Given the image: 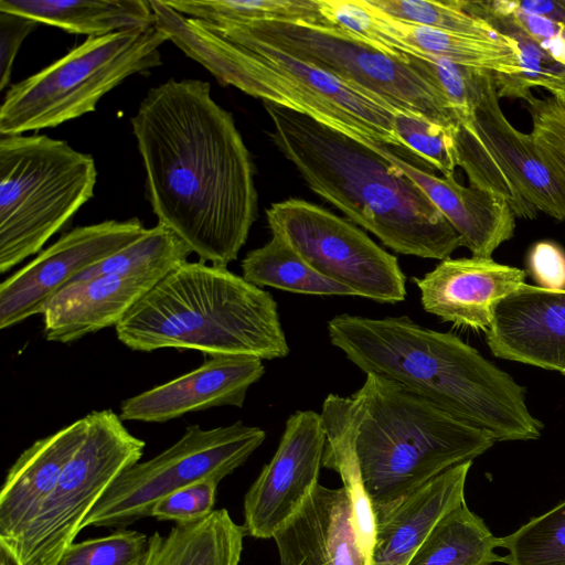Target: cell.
I'll return each mask as SVG.
<instances>
[{"label":"cell","mask_w":565,"mask_h":565,"mask_svg":"<svg viewBox=\"0 0 565 565\" xmlns=\"http://www.w3.org/2000/svg\"><path fill=\"white\" fill-rule=\"evenodd\" d=\"M158 281L119 275L71 281L52 297L42 313L45 339L70 343L116 327Z\"/></svg>","instance_id":"44dd1931"},{"label":"cell","mask_w":565,"mask_h":565,"mask_svg":"<svg viewBox=\"0 0 565 565\" xmlns=\"http://www.w3.org/2000/svg\"><path fill=\"white\" fill-rule=\"evenodd\" d=\"M367 2L396 20L420 24L456 34L484 39L504 38L486 21L469 14L462 0H367Z\"/></svg>","instance_id":"836d02e7"},{"label":"cell","mask_w":565,"mask_h":565,"mask_svg":"<svg viewBox=\"0 0 565 565\" xmlns=\"http://www.w3.org/2000/svg\"><path fill=\"white\" fill-rule=\"evenodd\" d=\"M487 344L493 355L565 370V290L523 284L493 308Z\"/></svg>","instance_id":"e0dca14e"},{"label":"cell","mask_w":565,"mask_h":565,"mask_svg":"<svg viewBox=\"0 0 565 565\" xmlns=\"http://www.w3.org/2000/svg\"><path fill=\"white\" fill-rule=\"evenodd\" d=\"M393 130L403 148L439 170L454 175L457 167L454 129L423 116L395 110Z\"/></svg>","instance_id":"e575fe53"},{"label":"cell","mask_w":565,"mask_h":565,"mask_svg":"<svg viewBox=\"0 0 565 565\" xmlns=\"http://www.w3.org/2000/svg\"><path fill=\"white\" fill-rule=\"evenodd\" d=\"M525 271L492 258H446L413 281L424 310L456 327L487 331L494 305L524 282Z\"/></svg>","instance_id":"ac0fdd59"},{"label":"cell","mask_w":565,"mask_h":565,"mask_svg":"<svg viewBox=\"0 0 565 565\" xmlns=\"http://www.w3.org/2000/svg\"><path fill=\"white\" fill-rule=\"evenodd\" d=\"M86 437L54 490L12 540H3L20 565H57L82 524L117 478L139 462L146 443L111 409L86 415Z\"/></svg>","instance_id":"9c48e42d"},{"label":"cell","mask_w":565,"mask_h":565,"mask_svg":"<svg viewBox=\"0 0 565 565\" xmlns=\"http://www.w3.org/2000/svg\"><path fill=\"white\" fill-rule=\"evenodd\" d=\"M39 22L0 11V89L9 85L12 66L23 40L38 29Z\"/></svg>","instance_id":"b9f144b4"},{"label":"cell","mask_w":565,"mask_h":565,"mask_svg":"<svg viewBox=\"0 0 565 565\" xmlns=\"http://www.w3.org/2000/svg\"><path fill=\"white\" fill-rule=\"evenodd\" d=\"M327 329L332 345L365 374L404 386L497 441L540 438L543 424L526 406L524 387L457 335L407 316L341 313Z\"/></svg>","instance_id":"3957f363"},{"label":"cell","mask_w":565,"mask_h":565,"mask_svg":"<svg viewBox=\"0 0 565 565\" xmlns=\"http://www.w3.org/2000/svg\"><path fill=\"white\" fill-rule=\"evenodd\" d=\"M218 483L216 480H202L178 489L161 498L152 507L150 516L178 525L201 521L214 511Z\"/></svg>","instance_id":"f35d334b"},{"label":"cell","mask_w":565,"mask_h":565,"mask_svg":"<svg viewBox=\"0 0 565 565\" xmlns=\"http://www.w3.org/2000/svg\"><path fill=\"white\" fill-rule=\"evenodd\" d=\"M241 267L243 277L259 288L315 296H356L351 288L318 273L277 233H271L262 247L249 250Z\"/></svg>","instance_id":"f546056e"},{"label":"cell","mask_w":565,"mask_h":565,"mask_svg":"<svg viewBox=\"0 0 565 565\" xmlns=\"http://www.w3.org/2000/svg\"><path fill=\"white\" fill-rule=\"evenodd\" d=\"M509 2L518 11L539 15L565 25V0H509Z\"/></svg>","instance_id":"7bdbcfd3"},{"label":"cell","mask_w":565,"mask_h":565,"mask_svg":"<svg viewBox=\"0 0 565 565\" xmlns=\"http://www.w3.org/2000/svg\"><path fill=\"white\" fill-rule=\"evenodd\" d=\"M495 547L499 537L465 501L435 525L407 565H492L502 557Z\"/></svg>","instance_id":"f1b7e54d"},{"label":"cell","mask_w":565,"mask_h":565,"mask_svg":"<svg viewBox=\"0 0 565 565\" xmlns=\"http://www.w3.org/2000/svg\"><path fill=\"white\" fill-rule=\"evenodd\" d=\"M472 460L445 470L375 520L371 565H407L435 525L465 502Z\"/></svg>","instance_id":"603a6c76"},{"label":"cell","mask_w":565,"mask_h":565,"mask_svg":"<svg viewBox=\"0 0 565 565\" xmlns=\"http://www.w3.org/2000/svg\"><path fill=\"white\" fill-rule=\"evenodd\" d=\"M0 565H20L10 546L0 540Z\"/></svg>","instance_id":"ee69618b"},{"label":"cell","mask_w":565,"mask_h":565,"mask_svg":"<svg viewBox=\"0 0 565 565\" xmlns=\"http://www.w3.org/2000/svg\"><path fill=\"white\" fill-rule=\"evenodd\" d=\"M259 427L236 422L203 429L189 426L178 441L124 471L82 524L122 529L148 518L164 495L202 480L221 482L264 443Z\"/></svg>","instance_id":"8fae6325"},{"label":"cell","mask_w":565,"mask_h":565,"mask_svg":"<svg viewBox=\"0 0 565 565\" xmlns=\"http://www.w3.org/2000/svg\"><path fill=\"white\" fill-rule=\"evenodd\" d=\"M320 414L327 437L322 467L340 475L354 504L370 500L375 520L497 441L374 374L351 396L329 394Z\"/></svg>","instance_id":"7a4b0ae2"},{"label":"cell","mask_w":565,"mask_h":565,"mask_svg":"<svg viewBox=\"0 0 565 565\" xmlns=\"http://www.w3.org/2000/svg\"><path fill=\"white\" fill-rule=\"evenodd\" d=\"M273 540L280 565H371L343 487L318 484Z\"/></svg>","instance_id":"d6986e66"},{"label":"cell","mask_w":565,"mask_h":565,"mask_svg":"<svg viewBox=\"0 0 565 565\" xmlns=\"http://www.w3.org/2000/svg\"><path fill=\"white\" fill-rule=\"evenodd\" d=\"M173 10L207 23L289 21L327 25L318 0H167Z\"/></svg>","instance_id":"1f68e13d"},{"label":"cell","mask_w":565,"mask_h":565,"mask_svg":"<svg viewBox=\"0 0 565 565\" xmlns=\"http://www.w3.org/2000/svg\"><path fill=\"white\" fill-rule=\"evenodd\" d=\"M271 233L281 235L318 273L356 296L395 303L406 296V276L397 258L352 222L301 199L271 204Z\"/></svg>","instance_id":"7c38bea8"},{"label":"cell","mask_w":565,"mask_h":565,"mask_svg":"<svg viewBox=\"0 0 565 565\" xmlns=\"http://www.w3.org/2000/svg\"><path fill=\"white\" fill-rule=\"evenodd\" d=\"M550 93L552 97L565 107V86L552 89Z\"/></svg>","instance_id":"f6af8a7d"},{"label":"cell","mask_w":565,"mask_h":565,"mask_svg":"<svg viewBox=\"0 0 565 565\" xmlns=\"http://www.w3.org/2000/svg\"><path fill=\"white\" fill-rule=\"evenodd\" d=\"M265 373L263 360L213 355L198 369L120 404V418L164 423L216 406L242 407L248 388Z\"/></svg>","instance_id":"2e32d148"},{"label":"cell","mask_w":565,"mask_h":565,"mask_svg":"<svg viewBox=\"0 0 565 565\" xmlns=\"http://www.w3.org/2000/svg\"><path fill=\"white\" fill-rule=\"evenodd\" d=\"M457 166L470 185L503 198L516 217L541 211L565 220V185L540 156L530 134L503 115L493 74L481 71L471 116L454 129Z\"/></svg>","instance_id":"30bf717a"},{"label":"cell","mask_w":565,"mask_h":565,"mask_svg":"<svg viewBox=\"0 0 565 565\" xmlns=\"http://www.w3.org/2000/svg\"><path fill=\"white\" fill-rule=\"evenodd\" d=\"M147 555H148V554H147ZM143 565H147V558H146V561H145V564H143Z\"/></svg>","instance_id":"7dc6e473"},{"label":"cell","mask_w":565,"mask_h":565,"mask_svg":"<svg viewBox=\"0 0 565 565\" xmlns=\"http://www.w3.org/2000/svg\"><path fill=\"white\" fill-rule=\"evenodd\" d=\"M532 118L530 132L536 149L555 177L565 185V107L554 97L524 99Z\"/></svg>","instance_id":"8d00e7d4"},{"label":"cell","mask_w":565,"mask_h":565,"mask_svg":"<svg viewBox=\"0 0 565 565\" xmlns=\"http://www.w3.org/2000/svg\"><path fill=\"white\" fill-rule=\"evenodd\" d=\"M363 2L377 29L399 50L446 57L457 64L497 75H513L519 71L516 50L507 38H476L404 22L384 14L367 0Z\"/></svg>","instance_id":"d4e9b609"},{"label":"cell","mask_w":565,"mask_h":565,"mask_svg":"<svg viewBox=\"0 0 565 565\" xmlns=\"http://www.w3.org/2000/svg\"><path fill=\"white\" fill-rule=\"evenodd\" d=\"M190 57L223 85H232L263 102L306 114L358 140L374 141L355 119L278 73L247 49L213 31L203 30L195 35L190 45Z\"/></svg>","instance_id":"9a60e30c"},{"label":"cell","mask_w":565,"mask_h":565,"mask_svg":"<svg viewBox=\"0 0 565 565\" xmlns=\"http://www.w3.org/2000/svg\"><path fill=\"white\" fill-rule=\"evenodd\" d=\"M501 7L552 58L565 66V25L552 20L513 9L509 0H499Z\"/></svg>","instance_id":"ab89813d"},{"label":"cell","mask_w":565,"mask_h":565,"mask_svg":"<svg viewBox=\"0 0 565 565\" xmlns=\"http://www.w3.org/2000/svg\"><path fill=\"white\" fill-rule=\"evenodd\" d=\"M367 142L425 192L473 257L491 258L493 252L513 236L516 216L500 195L473 185L463 186L454 175L436 177L401 158L390 147Z\"/></svg>","instance_id":"ffe728a7"},{"label":"cell","mask_w":565,"mask_h":565,"mask_svg":"<svg viewBox=\"0 0 565 565\" xmlns=\"http://www.w3.org/2000/svg\"><path fill=\"white\" fill-rule=\"evenodd\" d=\"M94 158L46 135L0 139V273L60 232L94 195Z\"/></svg>","instance_id":"8992f818"},{"label":"cell","mask_w":565,"mask_h":565,"mask_svg":"<svg viewBox=\"0 0 565 565\" xmlns=\"http://www.w3.org/2000/svg\"><path fill=\"white\" fill-rule=\"evenodd\" d=\"M158 224L201 262L237 259L257 217L254 166L230 111L201 79L149 89L131 118Z\"/></svg>","instance_id":"6da1fadb"},{"label":"cell","mask_w":565,"mask_h":565,"mask_svg":"<svg viewBox=\"0 0 565 565\" xmlns=\"http://www.w3.org/2000/svg\"><path fill=\"white\" fill-rule=\"evenodd\" d=\"M190 248L169 228L157 224L118 250L93 265L74 280L105 275L138 276L161 280L188 262ZM73 281V280H72Z\"/></svg>","instance_id":"4dcf8cb0"},{"label":"cell","mask_w":565,"mask_h":565,"mask_svg":"<svg viewBox=\"0 0 565 565\" xmlns=\"http://www.w3.org/2000/svg\"><path fill=\"white\" fill-rule=\"evenodd\" d=\"M213 32L247 49L278 73L301 84L355 119L367 130L375 142L387 147L403 148L393 130L392 122L395 113L393 108L372 99L338 77L301 62L269 44L235 32Z\"/></svg>","instance_id":"cb8c5ba5"},{"label":"cell","mask_w":565,"mask_h":565,"mask_svg":"<svg viewBox=\"0 0 565 565\" xmlns=\"http://www.w3.org/2000/svg\"><path fill=\"white\" fill-rule=\"evenodd\" d=\"M134 351L282 359L289 345L273 296L227 267L185 262L159 280L115 327Z\"/></svg>","instance_id":"5b68a950"},{"label":"cell","mask_w":565,"mask_h":565,"mask_svg":"<svg viewBox=\"0 0 565 565\" xmlns=\"http://www.w3.org/2000/svg\"><path fill=\"white\" fill-rule=\"evenodd\" d=\"M148 550L146 534L116 529L105 536L73 542L57 565H143Z\"/></svg>","instance_id":"d590c367"},{"label":"cell","mask_w":565,"mask_h":565,"mask_svg":"<svg viewBox=\"0 0 565 565\" xmlns=\"http://www.w3.org/2000/svg\"><path fill=\"white\" fill-rule=\"evenodd\" d=\"M527 266L539 287L565 290V252L557 244L535 243L530 249Z\"/></svg>","instance_id":"60d3db41"},{"label":"cell","mask_w":565,"mask_h":565,"mask_svg":"<svg viewBox=\"0 0 565 565\" xmlns=\"http://www.w3.org/2000/svg\"><path fill=\"white\" fill-rule=\"evenodd\" d=\"M166 41L156 25L87 38L9 87L0 107L1 136L56 127L94 111L129 76L159 66Z\"/></svg>","instance_id":"52a82bcc"},{"label":"cell","mask_w":565,"mask_h":565,"mask_svg":"<svg viewBox=\"0 0 565 565\" xmlns=\"http://www.w3.org/2000/svg\"><path fill=\"white\" fill-rule=\"evenodd\" d=\"M563 375H565V370L561 372Z\"/></svg>","instance_id":"bcb514c9"},{"label":"cell","mask_w":565,"mask_h":565,"mask_svg":"<svg viewBox=\"0 0 565 565\" xmlns=\"http://www.w3.org/2000/svg\"><path fill=\"white\" fill-rule=\"evenodd\" d=\"M318 6L328 26L341 29L387 55L409 62L377 29L363 0H318Z\"/></svg>","instance_id":"74e56055"},{"label":"cell","mask_w":565,"mask_h":565,"mask_svg":"<svg viewBox=\"0 0 565 565\" xmlns=\"http://www.w3.org/2000/svg\"><path fill=\"white\" fill-rule=\"evenodd\" d=\"M202 22L213 31L235 32L269 44L394 110L447 127L458 125L456 113L431 74L411 54L405 53L409 62L401 61L341 29L307 22Z\"/></svg>","instance_id":"ba28073f"},{"label":"cell","mask_w":565,"mask_h":565,"mask_svg":"<svg viewBox=\"0 0 565 565\" xmlns=\"http://www.w3.org/2000/svg\"><path fill=\"white\" fill-rule=\"evenodd\" d=\"M499 547L508 551L505 565H565V500L499 537Z\"/></svg>","instance_id":"d6a6232c"},{"label":"cell","mask_w":565,"mask_h":565,"mask_svg":"<svg viewBox=\"0 0 565 565\" xmlns=\"http://www.w3.org/2000/svg\"><path fill=\"white\" fill-rule=\"evenodd\" d=\"M326 440L321 414L297 411L288 417L273 458L244 497L246 535L273 539L301 509L319 484Z\"/></svg>","instance_id":"5bb4252c"},{"label":"cell","mask_w":565,"mask_h":565,"mask_svg":"<svg viewBox=\"0 0 565 565\" xmlns=\"http://www.w3.org/2000/svg\"><path fill=\"white\" fill-rule=\"evenodd\" d=\"M246 531L226 509L214 510L205 519L175 524L163 536H149L147 565H238Z\"/></svg>","instance_id":"4316f807"},{"label":"cell","mask_w":565,"mask_h":565,"mask_svg":"<svg viewBox=\"0 0 565 565\" xmlns=\"http://www.w3.org/2000/svg\"><path fill=\"white\" fill-rule=\"evenodd\" d=\"M138 218L104 221L63 234L0 285V328L42 315L52 297L78 275L141 237Z\"/></svg>","instance_id":"4fadbf2b"},{"label":"cell","mask_w":565,"mask_h":565,"mask_svg":"<svg viewBox=\"0 0 565 565\" xmlns=\"http://www.w3.org/2000/svg\"><path fill=\"white\" fill-rule=\"evenodd\" d=\"M264 106L273 122L271 139L308 186L386 247L444 260L462 246L425 192L369 140L287 107Z\"/></svg>","instance_id":"277c9868"},{"label":"cell","mask_w":565,"mask_h":565,"mask_svg":"<svg viewBox=\"0 0 565 565\" xmlns=\"http://www.w3.org/2000/svg\"><path fill=\"white\" fill-rule=\"evenodd\" d=\"M462 8L486 21L493 30L509 39L518 53L519 71L513 75L493 74L499 97L525 99L531 88L548 92L565 86V66L552 58L512 17L499 0H462Z\"/></svg>","instance_id":"83f0119b"},{"label":"cell","mask_w":565,"mask_h":565,"mask_svg":"<svg viewBox=\"0 0 565 565\" xmlns=\"http://www.w3.org/2000/svg\"><path fill=\"white\" fill-rule=\"evenodd\" d=\"M87 428L85 416L38 439L15 459L0 492V539L12 540L33 519L83 444Z\"/></svg>","instance_id":"7402d4cb"},{"label":"cell","mask_w":565,"mask_h":565,"mask_svg":"<svg viewBox=\"0 0 565 565\" xmlns=\"http://www.w3.org/2000/svg\"><path fill=\"white\" fill-rule=\"evenodd\" d=\"M0 11L87 38L156 24L150 0H0Z\"/></svg>","instance_id":"484cf974"}]
</instances>
